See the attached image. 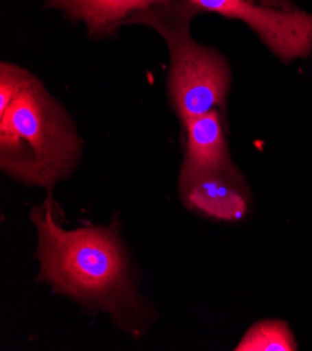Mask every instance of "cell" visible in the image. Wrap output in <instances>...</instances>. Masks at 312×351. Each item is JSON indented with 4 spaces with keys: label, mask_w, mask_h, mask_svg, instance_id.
Segmentation results:
<instances>
[{
    "label": "cell",
    "mask_w": 312,
    "mask_h": 351,
    "mask_svg": "<svg viewBox=\"0 0 312 351\" xmlns=\"http://www.w3.org/2000/svg\"><path fill=\"white\" fill-rule=\"evenodd\" d=\"M197 10L237 19L250 25L283 62L312 53V14L259 6L252 0H188Z\"/></svg>",
    "instance_id": "277c9868"
},
{
    "label": "cell",
    "mask_w": 312,
    "mask_h": 351,
    "mask_svg": "<svg viewBox=\"0 0 312 351\" xmlns=\"http://www.w3.org/2000/svg\"><path fill=\"white\" fill-rule=\"evenodd\" d=\"M261 3H263V5H266V6H270V8H283V9H287V10H290V3H287V2H280V0H259Z\"/></svg>",
    "instance_id": "30bf717a"
},
{
    "label": "cell",
    "mask_w": 312,
    "mask_h": 351,
    "mask_svg": "<svg viewBox=\"0 0 312 351\" xmlns=\"http://www.w3.org/2000/svg\"><path fill=\"white\" fill-rule=\"evenodd\" d=\"M180 197L191 212L226 223L245 220L251 196L242 173H212L178 185Z\"/></svg>",
    "instance_id": "5b68a950"
},
{
    "label": "cell",
    "mask_w": 312,
    "mask_h": 351,
    "mask_svg": "<svg viewBox=\"0 0 312 351\" xmlns=\"http://www.w3.org/2000/svg\"><path fill=\"white\" fill-rule=\"evenodd\" d=\"M197 12L188 0H171L134 12L123 21L149 25L167 43L171 55L168 94L182 123L223 107L231 83L224 58L191 37L189 23Z\"/></svg>",
    "instance_id": "3957f363"
},
{
    "label": "cell",
    "mask_w": 312,
    "mask_h": 351,
    "mask_svg": "<svg viewBox=\"0 0 312 351\" xmlns=\"http://www.w3.org/2000/svg\"><path fill=\"white\" fill-rule=\"evenodd\" d=\"M31 75L24 69L2 63L0 69V112H5L14 98L25 88L31 80Z\"/></svg>",
    "instance_id": "9c48e42d"
},
{
    "label": "cell",
    "mask_w": 312,
    "mask_h": 351,
    "mask_svg": "<svg viewBox=\"0 0 312 351\" xmlns=\"http://www.w3.org/2000/svg\"><path fill=\"white\" fill-rule=\"evenodd\" d=\"M58 215L52 193L29 215L38 232L40 282L86 308L110 313L130 335L145 333L150 312L134 287L117 219L108 227L66 230Z\"/></svg>",
    "instance_id": "6da1fadb"
},
{
    "label": "cell",
    "mask_w": 312,
    "mask_h": 351,
    "mask_svg": "<svg viewBox=\"0 0 312 351\" xmlns=\"http://www.w3.org/2000/svg\"><path fill=\"white\" fill-rule=\"evenodd\" d=\"M80 152L71 118L36 77L0 112V169L17 182L52 193L76 168Z\"/></svg>",
    "instance_id": "7a4b0ae2"
},
{
    "label": "cell",
    "mask_w": 312,
    "mask_h": 351,
    "mask_svg": "<svg viewBox=\"0 0 312 351\" xmlns=\"http://www.w3.org/2000/svg\"><path fill=\"white\" fill-rule=\"evenodd\" d=\"M184 125L187 129V150L178 185L204 175L239 172L230 157L217 110L191 118Z\"/></svg>",
    "instance_id": "8992f818"
},
{
    "label": "cell",
    "mask_w": 312,
    "mask_h": 351,
    "mask_svg": "<svg viewBox=\"0 0 312 351\" xmlns=\"http://www.w3.org/2000/svg\"><path fill=\"white\" fill-rule=\"evenodd\" d=\"M168 2L171 0H48V5L83 20L91 35L102 37L122 25L132 13Z\"/></svg>",
    "instance_id": "52a82bcc"
},
{
    "label": "cell",
    "mask_w": 312,
    "mask_h": 351,
    "mask_svg": "<svg viewBox=\"0 0 312 351\" xmlns=\"http://www.w3.org/2000/svg\"><path fill=\"white\" fill-rule=\"evenodd\" d=\"M297 343L294 340L290 326L283 321H261L241 339L237 351H296Z\"/></svg>",
    "instance_id": "ba28073f"
}]
</instances>
